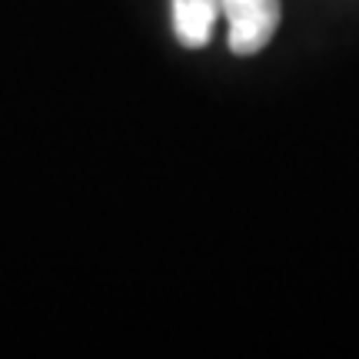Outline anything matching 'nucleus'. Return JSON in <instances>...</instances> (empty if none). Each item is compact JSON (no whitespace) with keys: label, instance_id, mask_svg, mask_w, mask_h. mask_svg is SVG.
<instances>
[{"label":"nucleus","instance_id":"obj_2","mask_svg":"<svg viewBox=\"0 0 359 359\" xmlns=\"http://www.w3.org/2000/svg\"><path fill=\"white\" fill-rule=\"evenodd\" d=\"M173 4V30L177 40L190 50L210 43L219 20V0H170Z\"/></svg>","mask_w":359,"mask_h":359},{"label":"nucleus","instance_id":"obj_1","mask_svg":"<svg viewBox=\"0 0 359 359\" xmlns=\"http://www.w3.org/2000/svg\"><path fill=\"white\" fill-rule=\"evenodd\" d=\"M219 13L230 24V50L236 57H253L273 40L283 7L280 0H219Z\"/></svg>","mask_w":359,"mask_h":359}]
</instances>
